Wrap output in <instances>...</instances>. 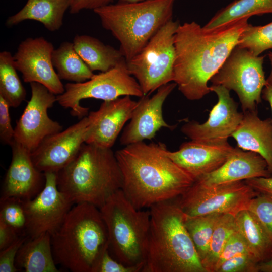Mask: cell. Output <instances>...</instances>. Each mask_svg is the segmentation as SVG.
Returning a JSON list of instances; mask_svg holds the SVG:
<instances>
[{"label": "cell", "mask_w": 272, "mask_h": 272, "mask_svg": "<svg viewBox=\"0 0 272 272\" xmlns=\"http://www.w3.org/2000/svg\"><path fill=\"white\" fill-rule=\"evenodd\" d=\"M249 17L212 29L194 21L180 24L175 34L173 82L189 100H198L211 91L208 83L219 70L249 24Z\"/></svg>", "instance_id": "6da1fadb"}, {"label": "cell", "mask_w": 272, "mask_h": 272, "mask_svg": "<svg viewBox=\"0 0 272 272\" xmlns=\"http://www.w3.org/2000/svg\"><path fill=\"white\" fill-rule=\"evenodd\" d=\"M163 143H133L115 153L122 176V190L138 209L150 208L183 194L195 180L166 154Z\"/></svg>", "instance_id": "7a4b0ae2"}, {"label": "cell", "mask_w": 272, "mask_h": 272, "mask_svg": "<svg viewBox=\"0 0 272 272\" xmlns=\"http://www.w3.org/2000/svg\"><path fill=\"white\" fill-rule=\"evenodd\" d=\"M176 198L149 208L150 223L142 272H207L185 227L186 215Z\"/></svg>", "instance_id": "3957f363"}, {"label": "cell", "mask_w": 272, "mask_h": 272, "mask_svg": "<svg viewBox=\"0 0 272 272\" xmlns=\"http://www.w3.org/2000/svg\"><path fill=\"white\" fill-rule=\"evenodd\" d=\"M56 175L58 189L74 205L88 203L100 208L122 186L121 171L111 148L85 143Z\"/></svg>", "instance_id": "277c9868"}, {"label": "cell", "mask_w": 272, "mask_h": 272, "mask_svg": "<svg viewBox=\"0 0 272 272\" xmlns=\"http://www.w3.org/2000/svg\"><path fill=\"white\" fill-rule=\"evenodd\" d=\"M51 238L56 263L72 272H91L98 257L109 248L100 209L88 203L75 204Z\"/></svg>", "instance_id": "5b68a950"}, {"label": "cell", "mask_w": 272, "mask_h": 272, "mask_svg": "<svg viewBox=\"0 0 272 272\" xmlns=\"http://www.w3.org/2000/svg\"><path fill=\"white\" fill-rule=\"evenodd\" d=\"M176 0L117 3L94 10L102 27L119 42L126 61L138 54L157 31L172 19Z\"/></svg>", "instance_id": "8992f818"}, {"label": "cell", "mask_w": 272, "mask_h": 272, "mask_svg": "<svg viewBox=\"0 0 272 272\" xmlns=\"http://www.w3.org/2000/svg\"><path fill=\"white\" fill-rule=\"evenodd\" d=\"M105 223L109 251L127 266H144L150 223L149 209H137L122 189L99 208Z\"/></svg>", "instance_id": "52a82bcc"}, {"label": "cell", "mask_w": 272, "mask_h": 272, "mask_svg": "<svg viewBox=\"0 0 272 272\" xmlns=\"http://www.w3.org/2000/svg\"><path fill=\"white\" fill-rule=\"evenodd\" d=\"M179 25L173 19L167 22L138 54L126 61L128 72L138 82L144 95L173 82L174 37Z\"/></svg>", "instance_id": "ba28073f"}, {"label": "cell", "mask_w": 272, "mask_h": 272, "mask_svg": "<svg viewBox=\"0 0 272 272\" xmlns=\"http://www.w3.org/2000/svg\"><path fill=\"white\" fill-rule=\"evenodd\" d=\"M65 91L57 95V102L79 119L85 117L89 108L80 105L81 100L94 98L112 100L122 96L142 97L144 93L137 80L129 73L126 59L107 71L94 74L89 80L82 83H69Z\"/></svg>", "instance_id": "9c48e42d"}, {"label": "cell", "mask_w": 272, "mask_h": 272, "mask_svg": "<svg viewBox=\"0 0 272 272\" xmlns=\"http://www.w3.org/2000/svg\"><path fill=\"white\" fill-rule=\"evenodd\" d=\"M264 57L236 46L210 80L213 85L234 91L243 112L256 110L262 101V91L267 83L263 69Z\"/></svg>", "instance_id": "30bf717a"}, {"label": "cell", "mask_w": 272, "mask_h": 272, "mask_svg": "<svg viewBox=\"0 0 272 272\" xmlns=\"http://www.w3.org/2000/svg\"><path fill=\"white\" fill-rule=\"evenodd\" d=\"M259 194L244 180L212 186H203L194 182L176 199L188 217L214 213L235 216L246 209L250 201Z\"/></svg>", "instance_id": "8fae6325"}, {"label": "cell", "mask_w": 272, "mask_h": 272, "mask_svg": "<svg viewBox=\"0 0 272 272\" xmlns=\"http://www.w3.org/2000/svg\"><path fill=\"white\" fill-rule=\"evenodd\" d=\"M45 185L34 198L23 200L26 215L25 231L29 238L58 229L74 205L58 188L56 173H44Z\"/></svg>", "instance_id": "7c38bea8"}, {"label": "cell", "mask_w": 272, "mask_h": 272, "mask_svg": "<svg viewBox=\"0 0 272 272\" xmlns=\"http://www.w3.org/2000/svg\"><path fill=\"white\" fill-rule=\"evenodd\" d=\"M30 84L31 97L14 128V141L31 153L45 138L61 131L62 127L47 113L57 96L40 83Z\"/></svg>", "instance_id": "4fadbf2b"}, {"label": "cell", "mask_w": 272, "mask_h": 272, "mask_svg": "<svg viewBox=\"0 0 272 272\" xmlns=\"http://www.w3.org/2000/svg\"><path fill=\"white\" fill-rule=\"evenodd\" d=\"M209 89L217 95L218 102L210 111L208 119L203 123L189 121L182 126L181 131L192 141L208 144L227 143L242 121L243 112L238 111V104L227 88L212 85Z\"/></svg>", "instance_id": "5bb4252c"}, {"label": "cell", "mask_w": 272, "mask_h": 272, "mask_svg": "<svg viewBox=\"0 0 272 272\" xmlns=\"http://www.w3.org/2000/svg\"><path fill=\"white\" fill-rule=\"evenodd\" d=\"M54 50L44 37L28 38L20 43L13 58L24 82L40 83L58 95L64 93L65 87L53 64Z\"/></svg>", "instance_id": "9a60e30c"}, {"label": "cell", "mask_w": 272, "mask_h": 272, "mask_svg": "<svg viewBox=\"0 0 272 272\" xmlns=\"http://www.w3.org/2000/svg\"><path fill=\"white\" fill-rule=\"evenodd\" d=\"M90 124L88 116L66 129L45 138L31 153L35 167L43 173H57L76 157L85 143Z\"/></svg>", "instance_id": "2e32d148"}, {"label": "cell", "mask_w": 272, "mask_h": 272, "mask_svg": "<svg viewBox=\"0 0 272 272\" xmlns=\"http://www.w3.org/2000/svg\"><path fill=\"white\" fill-rule=\"evenodd\" d=\"M177 86L172 82L160 87L153 96L144 95L137 101L130 121L120 138V144L127 146L152 140L162 127L173 129L176 126L169 125L164 120L162 114L163 104Z\"/></svg>", "instance_id": "e0dca14e"}, {"label": "cell", "mask_w": 272, "mask_h": 272, "mask_svg": "<svg viewBox=\"0 0 272 272\" xmlns=\"http://www.w3.org/2000/svg\"><path fill=\"white\" fill-rule=\"evenodd\" d=\"M137 105V101L130 96L103 101L98 110L90 112L88 116L90 124L85 143L111 148Z\"/></svg>", "instance_id": "ac0fdd59"}, {"label": "cell", "mask_w": 272, "mask_h": 272, "mask_svg": "<svg viewBox=\"0 0 272 272\" xmlns=\"http://www.w3.org/2000/svg\"><path fill=\"white\" fill-rule=\"evenodd\" d=\"M10 146L12 158L5 177L1 197L31 199L43 188L44 173L34 165L30 151L15 141Z\"/></svg>", "instance_id": "d6986e66"}, {"label": "cell", "mask_w": 272, "mask_h": 272, "mask_svg": "<svg viewBox=\"0 0 272 272\" xmlns=\"http://www.w3.org/2000/svg\"><path fill=\"white\" fill-rule=\"evenodd\" d=\"M228 142L208 144L191 140L166 154L195 180L218 169L234 150Z\"/></svg>", "instance_id": "ffe728a7"}, {"label": "cell", "mask_w": 272, "mask_h": 272, "mask_svg": "<svg viewBox=\"0 0 272 272\" xmlns=\"http://www.w3.org/2000/svg\"><path fill=\"white\" fill-rule=\"evenodd\" d=\"M271 176L267 163L261 156L236 147L218 169L202 176L194 182L203 186H212Z\"/></svg>", "instance_id": "44dd1931"}, {"label": "cell", "mask_w": 272, "mask_h": 272, "mask_svg": "<svg viewBox=\"0 0 272 272\" xmlns=\"http://www.w3.org/2000/svg\"><path fill=\"white\" fill-rule=\"evenodd\" d=\"M231 137L237 147L258 153L266 161L272 174V120L261 119L256 110L243 112V117Z\"/></svg>", "instance_id": "7402d4cb"}, {"label": "cell", "mask_w": 272, "mask_h": 272, "mask_svg": "<svg viewBox=\"0 0 272 272\" xmlns=\"http://www.w3.org/2000/svg\"><path fill=\"white\" fill-rule=\"evenodd\" d=\"M70 0H28L17 13L9 17L6 24L12 26L27 20L38 21L50 31L59 30Z\"/></svg>", "instance_id": "603a6c76"}, {"label": "cell", "mask_w": 272, "mask_h": 272, "mask_svg": "<svg viewBox=\"0 0 272 272\" xmlns=\"http://www.w3.org/2000/svg\"><path fill=\"white\" fill-rule=\"evenodd\" d=\"M56 264L49 233L26 239L15 260L16 266L26 272H58Z\"/></svg>", "instance_id": "cb8c5ba5"}, {"label": "cell", "mask_w": 272, "mask_h": 272, "mask_svg": "<svg viewBox=\"0 0 272 272\" xmlns=\"http://www.w3.org/2000/svg\"><path fill=\"white\" fill-rule=\"evenodd\" d=\"M73 43L78 54L93 72L107 71L125 59L120 49L89 35H77Z\"/></svg>", "instance_id": "d4e9b609"}, {"label": "cell", "mask_w": 272, "mask_h": 272, "mask_svg": "<svg viewBox=\"0 0 272 272\" xmlns=\"http://www.w3.org/2000/svg\"><path fill=\"white\" fill-rule=\"evenodd\" d=\"M235 217L236 229L250 252L259 262L272 258V240L254 215L245 209Z\"/></svg>", "instance_id": "484cf974"}, {"label": "cell", "mask_w": 272, "mask_h": 272, "mask_svg": "<svg viewBox=\"0 0 272 272\" xmlns=\"http://www.w3.org/2000/svg\"><path fill=\"white\" fill-rule=\"evenodd\" d=\"M52 62L60 80L82 83L94 75L78 54L73 42H62L54 49Z\"/></svg>", "instance_id": "4316f807"}, {"label": "cell", "mask_w": 272, "mask_h": 272, "mask_svg": "<svg viewBox=\"0 0 272 272\" xmlns=\"http://www.w3.org/2000/svg\"><path fill=\"white\" fill-rule=\"evenodd\" d=\"M272 14V0H234L219 10L203 26L212 29L253 15Z\"/></svg>", "instance_id": "83f0119b"}, {"label": "cell", "mask_w": 272, "mask_h": 272, "mask_svg": "<svg viewBox=\"0 0 272 272\" xmlns=\"http://www.w3.org/2000/svg\"><path fill=\"white\" fill-rule=\"evenodd\" d=\"M13 55L5 50L0 53V96L10 107L16 108L25 100L26 91L17 74Z\"/></svg>", "instance_id": "f1b7e54d"}, {"label": "cell", "mask_w": 272, "mask_h": 272, "mask_svg": "<svg viewBox=\"0 0 272 272\" xmlns=\"http://www.w3.org/2000/svg\"><path fill=\"white\" fill-rule=\"evenodd\" d=\"M222 214L214 213L191 217L186 216L185 226L201 262L208 253L215 227Z\"/></svg>", "instance_id": "f546056e"}, {"label": "cell", "mask_w": 272, "mask_h": 272, "mask_svg": "<svg viewBox=\"0 0 272 272\" xmlns=\"http://www.w3.org/2000/svg\"><path fill=\"white\" fill-rule=\"evenodd\" d=\"M236 229L235 216L228 213L222 214L215 227L208 253L201 261L207 272H214L226 242Z\"/></svg>", "instance_id": "4dcf8cb0"}, {"label": "cell", "mask_w": 272, "mask_h": 272, "mask_svg": "<svg viewBox=\"0 0 272 272\" xmlns=\"http://www.w3.org/2000/svg\"><path fill=\"white\" fill-rule=\"evenodd\" d=\"M237 46L246 49L256 56L272 49V22L264 26L248 24Z\"/></svg>", "instance_id": "1f68e13d"}, {"label": "cell", "mask_w": 272, "mask_h": 272, "mask_svg": "<svg viewBox=\"0 0 272 272\" xmlns=\"http://www.w3.org/2000/svg\"><path fill=\"white\" fill-rule=\"evenodd\" d=\"M0 219L18 234L25 231L26 218L23 200L15 197H1Z\"/></svg>", "instance_id": "d6a6232c"}, {"label": "cell", "mask_w": 272, "mask_h": 272, "mask_svg": "<svg viewBox=\"0 0 272 272\" xmlns=\"http://www.w3.org/2000/svg\"><path fill=\"white\" fill-rule=\"evenodd\" d=\"M246 209L254 215L272 240V196L259 193L250 201Z\"/></svg>", "instance_id": "836d02e7"}, {"label": "cell", "mask_w": 272, "mask_h": 272, "mask_svg": "<svg viewBox=\"0 0 272 272\" xmlns=\"http://www.w3.org/2000/svg\"><path fill=\"white\" fill-rule=\"evenodd\" d=\"M259 261L251 253L234 256L217 267L214 272H259Z\"/></svg>", "instance_id": "e575fe53"}, {"label": "cell", "mask_w": 272, "mask_h": 272, "mask_svg": "<svg viewBox=\"0 0 272 272\" xmlns=\"http://www.w3.org/2000/svg\"><path fill=\"white\" fill-rule=\"evenodd\" d=\"M143 268V265L131 266L121 263L111 255L108 248L98 257L91 272H139Z\"/></svg>", "instance_id": "d590c367"}, {"label": "cell", "mask_w": 272, "mask_h": 272, "mask_svg": "<svg viewBox=\"0 0 272 272\" xmlns=\"http://www.w3.org/2000/svg\"><path fill=\"white\" fill-rule=\"evenodd\" d=\"M248 252L251 253L243 237L236 229L226 242L215 269L227 260L237 255Z\"/></svg>", "instance_id": "8d00e7d4"}, {"label": "cell", "mask_w": 272, "mask_h": 272, "mask_svg": "<svg viewBox=\"0 0 272 272\" xmlns=\"http://www.w3.org/2000/svg\"><path fill=\"white\" fill-rule=\"evenodd\" d=\"M26 239V237H19L10 245L1 250L0 272H16L19 270L15 265L16 258L19 248Z\"/></svg>", "instance_id": "74e56055"}, {"label": "cell", "mask_w": 272, "mask_h": 272, "mask_svg": "<svg viewBox=\"0 0 272 272\" xmlns=\"http://www.w3.org/2000/svg\"><path fill=\"white\" fill-rule=\"evenodd\" d=\"M9 107L8 103L0 96V140L2 144L10 146L14 141V129L11 122Z\"/></svg>", "instance_id": "f35d334b"}, {"label": "cell", "mask_w": 272, "mask_h": 272, "mask_svg": "<svg viewBox=\"0 0 272 272\" xmlns=\"http://www.w3.org/2000/svg\"><path fill=\"white\" fill-rule=\"evenodd\" d=\"M114 0H70V13L75 14L85 9L94 10L110 4Z\"/></svg>", "instance_id": "ab89813d"}, {"label": "cell", "mask_w": 272, "mask_h": 272, "mask_svg": "<svg viewBox=\"0 0 272 272\" xmlns=\"http://www.w3.org/2000/svg\"><path fill=\"white\" fill-rule=\"evenodd\" d=\"M19 237L18 232L0 219V250L10 245Z\"/></svg>", "instance_id": "60d3db41"}, {"label": "cell", "mask_w": 272, "mask_h": 272, "mask_svg": "<svg viewBox=\"0 0 272 272\" xmlns=\"http://www.w3.org/2000/svg\"><path fill=\"white\" fill-rule=\"evenodd\" d=\"M259 193L272 196V176L268 177H255L244 180Z\"/></svg>", "instance_id": "b9f144b4"}, {"label": "cell", "mask_w": 272, "mask_h": 272, "mask_svg": "<svg viewBox=\"0 0 272 272\" xmlns=\"http://www.w3.org/2000/svg\"><path fill=\"white\" fill-rule=\"evenodd\" d=\"M261 97L269 102L272 111V84L266 83L262 90Z\"/></svg>", "instance_id": "7bdbcfd3"}, {"label": "cell", "mask_w": 272, "mask_h": 272, "mask_svg": "<svg viewBox=\"0 0 272 272\" xmlns=\"http://www.w3.org/2000/svg\"><path fill=\"white\" fill-rule=\"evenodd\" d=\"M259 272H272V258L260 262L258 264Z\"/></svg>", "instance_id": "ee69618b"}, {"label": "cell", "mask_w": 272, "mask_h": 272, "mask_svg": "<svg viewBox=\"0 0 272 272\" xmlns=\"http://www.w3.org/2000/svg\"><path fill=\"white\" fill-rule=\"evenodd\" d=\"M268 55L271 63V70L269 76L266 79V82L267 83L272 84V51L269 52Z\"/></svg>", "instance_id": "f6af8a7d"}, {"label": "cell", "mask_w": 272, "mask_h": 272, "mask_svg": "<svg viewBox=\"0 0 272 272\" xmlns=\"http://www.w3.org/2000/svg\"><path fill=\"white\" fill-rule=\"evenodd\" d=\"M145 0H117L118 3H131L141 2Z\"/></svg>", "instance_id": "bcb514c9"}]
</instances>
